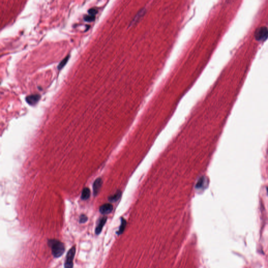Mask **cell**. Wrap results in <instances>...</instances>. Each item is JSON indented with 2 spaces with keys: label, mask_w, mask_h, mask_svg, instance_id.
Returning <instances> with one entry per match:
<instances>
[{
  "label": "cell",
  "mask_w": 268,
  "mask_h": 268,
  "mask_svg": "<svg viewBox=\"0 0 268 268\" xmlns=\"http://www.w3.org/2000/svg\"><path fill=\"white\" fill-rule=\"evenodd\" d=\"M48 244L51 249L52 254L55 258L60 257L65 251V245L59 240L49 239Z\"/></svg>",
  "instance_id": "obj_1"
},
{
  "label": "cell",
  "mask_w": 268,
  "mask_h": 268,
  "mask_svg": "<svg viewBox=\"0 0 268 268\" xmlns=\"http://www.w3.org/2000/svg\"><path fill=\"white\" fill-rule=\"evenodd\" d=\"M254 36L258 41H265L268 37V28L266 26H261L258 28L254 32Z\"/></svg>",
  "instance_id": "obj_2"
},
{
  "label": "cell",
  "mask_w": 268,
  "mask_h": 268,
  "mask_svg": "<svg viewBox=\"0 0 268 268\" xmlns=\"http://www.w3.org/2000/svg\"><path fill=\"white\" fill-rule=\"evenodd\" d=\"M76 251L75 246H73L68 251L65 257V268H73V260L75 258V254Z\"/></svg>",
  "instance_id": "obj_3"
},
{
  "label": "cell",
  "mask_w": 268,
  "mask_h": 268,
  "mask_svg": "<svg viewBox=\"0 0 268 268\" xmlns=\"http://www.w3.org/2000/svg\"><path fill=\"white\" fill-rule=\"evenodd\" d=\"M41 99V95L39 94H32L26 97V101L30 105H34L36 104Z\"/></svg>",
  "instance_id": "obj_4"
},
{
  "label": "cell",
  "mask_w": 268,
  "mask_h": 268,
  "mask_svg": "<svg viewBox=\"0 0 268 268\" xmlns=\"http://www.w3.org/2000/svg\"><path fill=\"white\" fill-rule=\"evenodd\" d=\"M103 184V181L101 178H99L96 179L94 181V183L93 185V194L94 196H97L100 191L101 188Z\"/></svg>",
  "instance_id": "obj_5"
},
{
  "label": "cell",
  "mask_w": 268,
  "mask_h": 268,
  "mask_svg": "<svg viewBox=\"0 0 268 268\" xmlns=\"http://www.w3.org/2000/svg\"><path fill=\"white\" fill-rule=\"evenodd\" d=\"M112 210L113 205L109 203L105 204L100 208V212L102 214H108L111 213Z\"/></svg>",
  "instance_id": "obj_6"
},
{
  "label": "cell",
  "mask_w": 268,
  "mask_h": 268,
  "mask_svg": "<svg viewBox=\"0 0 268 268\" xmlns=\"http://www.w3.org/2000/svg\"><path fill=\"white\" fill-rule=\"evenodd\" d=\"M107 220V218H102L101 220H100L99 222L97 225V227L95 228V234L97 235H99L102 232V230L103 228L104 225L105 224Z\"/></svg>",
  "instance_id": "obj_7"
},
{
  "label": "cell",
  "mask_w": 268,
  "mask_h": 268,
  "mask_svg": "<svg viewBox=\"0 0 268 268\" xmlns=\"http://www.w3.org/2000/svg\"><path fill=\"white\" fill-rule=\"evenodd\" d=\"M91 195V191L89 188H83L81 194V199L83 200H87L89 198Z\"/></svg>",
  "instance_id": "obj_8"
},
{
  "label": "cell",
  "mask_w": 268,
  "mask_h": 268,
  "mask_svg": "<svg viewBox=\"0 0 268 268\" xmlns=\"http://www.w3.org/2000/svg\"><path fill=\"white\" fill-rule=\"evenodd\" d=\"M206 183V179L205 177H202L198 180V183L196 184V188L200 189L205 186Z\"/></svg>",
  "instance_id": "obj_9"
},
{
  "label": "cell",
  "mask_w": 268,
  "mask_h": 268,
  "mask_svg": "<svg viewBox=\"0 0 268 268\" xmlns=\"http://www.w3.org/2000/svg\"><path fill=\"white\" fill-rule=\"evenodd\" d=\"M121 191H117L116 192V193L114 194L113 195H112L109 197V200L111 202H115L119 200V198H121Z\"/></svg>",
  "instance_id": "obj_10"
},
{
  "label": "cell",
  "mask_w": 268,
  "mask_h": 268,
  "mask_svg": "<svg viewBox=\"0 0 268 268\" xmlns=\"http://www.w3.org/2000/svg\"><path fill=\"white\" fill-rule=\"evenodd\" d=\"M126 225V222L125 220L123 219V218H122V221H121V226L119 227V231L117 232L118 235L122 234L125 228Z\"/></svg>",
  "instance_id": "obj_11"
},
{
  "label": "cell",
  "mask_w": 268,
  "mask_h": 268,
  "mask_svg": "<svg viewBox=\"0 0 268 268\" xmlns=\"http://www.w3.org/2000/svg\"><path fill=\"white\" fill-rule=\"evenodd\" d=\"M69 57H70V56H67L65 58H64L63 60L61 61L59 65H58V69L60 70L61 69H62L66 65V63H67L68 60L69 59Z\"/></svg>",
  "instance_id": "obj_12"
},
{
  "label": "cell",
  "mask_w": 268,
  "mask_h": 268,
  "mask_svg": "<svg viewBox=\"0 0 268 268\" xmlns=\"http://www.w3.org/2000/svg\"><path fill=\"white\" fill-rule=\"evenodd\" d=\"M85 21L87 22H93L94 21L95 19V16H92V15H86L84 18Z\"/></svg>",
  "instance_id": "obj_13"
},
{
  "label": "cell",
  "mask_w": 268,
  "mask_h": 268,
  "mask_svg": "<svg viewBox=\"0 0 268 268\" xmlns=\"http://www.w3.org/2000/svg\"><path fill=\"white\" fill-rule=\"evenodd\" d=\"M87 220H88V218H87V216L86 215L82 214V215L80 216L79 222H80V223H81V224H82V223H85L87 222Z\"/></svg>",
  "instance_id": "obj_14"
},
{
  "label": "cell",
  "mask_w": 268,
  "mask_h": 268,
  "mask_svg": "<svg viewBox=\"0 0 268 268\" xmlns=\"http://www.w3.org/2000/svg\"><path fill=\"white\" fill-rule=\"evenodd\" d=\"M88 13H89L90 15L95 16L97 13V10L95 9H91L88 11Z\"/></svg>",
  "instance_id": "obj_15"
},
{
  "label": "cell",
  "mask_w": 268,
  "mask_h": 268,
  "mask_svg": "<svg viewBox=\"0 0 268 268\" xmlns=\"http://www.w3.org/2000/svg\"><path fill=\"white\" fill-rule=\"evenodd\" d=\"M266 190H267V193H268V187L266 188Z\"/></svg>",
  "instance_id": "obj_16"
}]
</instances>
